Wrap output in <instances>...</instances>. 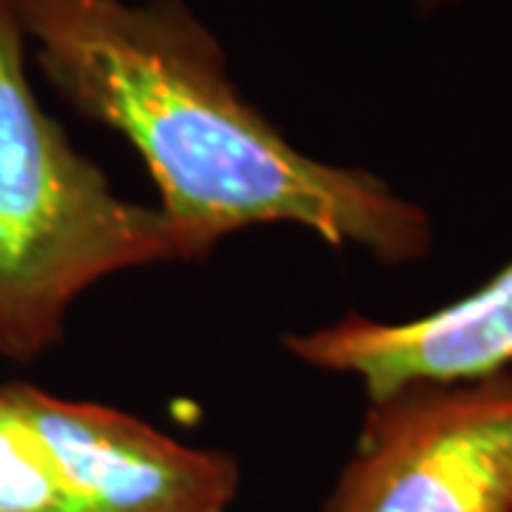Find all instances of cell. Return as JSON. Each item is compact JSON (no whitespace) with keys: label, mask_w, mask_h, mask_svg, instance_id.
Returning a JSON list of instances; mask_svg holds the SVG:
<instances>
[{"label":"cell","mask_w":512,"mask_h":512,"mask_svg":"<svg viewBox=\"0 0 512 512\" xmlns=\"http://www.w3.org/2000/svg\"><path fill=\"white\" fill-rule=\"evenodd\" d=\"M35 66L143 157L194 259L254 225H299L384 265L433 245L427 211L353 165L299 151L254 106L185 0H12Z\"/></svg>","instance_id":"obj_1"},{"label":"cell","mask_w":512,"mask_h":512,"mask_svg":"<svg viewBox=\"0 0 512 512\" xmlns=\"http://www.w3.org/2000/svg\"><path fill=\"white\" fill-rule=\"evenodd\" d=\"M26 46L12 0H0V356L15 362L55 348L97 282L194 259L160 208L123 200L46 114Z\"/></svg>","instance_id":"obj_2"},{"label":"cell","mask_w":512,"mask_h":512,"mask_svg":"<svg viewBox=\"0 0 512 512\" xmlns=\"http://www.w3.org/2000/svg\"><path fill=\"white\" fill-rule=\"evenodd\" d=\"M325 512H512V370L370 402Z\"/></svg>","instance_id":"obj_3"},{"label":"cell","mask_w":512,"mask_h":512,"mask_svg":"<svg viewBox=\"0 0 512 512\" xmlns=\"http://www.w3.org/2000/svg\"><path fill=\"white\" fill-rule=\"evenodd\" d=\"M9 399L57 458L92 512H231L237 458L171 439L106 404L60 399L9 382Z\"/></svg>","instance_id":"obj_4"},{"label":"cell","mask_w":512,"mask_h":512,"mask_svg":"<svg viewBox=\"0 0 512 512\" xmlns=\"http://www.w3.org/2000/svg\"><path fill=\"white\" fill-rule=\"evenodd\" d=\"M299 362L356 376L367 402L419 382H470L512 365V262L481 288L404 322L348 313L285 339Z\"/></svg>","instance_id":"obj_5"},{"label":"cell","mask_w":512,"mask_h":512,"mask_svg":"<svg viewBox=\"0 0 512 512\" xmlns=\"http://www.w3.org/2000/svg\"><path fill=\"white\" fill-rule=\"evenodd\" d=\"M0 512H92L0 384Z\"/></svg>","instance_id":"obj_6"},{"label":"cell","mask_w":512,"mask_h":512,"mask_svg":"<svg viewBox=\"0 0 512 512\" xmlns=\"http://www.w3.org/2000/svg\"><path fill=\"white\" fill-rule=\"evenodd\" d=\"M450 3H456V0H416V6H419V12H436V9H444V6H450Z\"/></svg>","instance_id":"obj_7"}]
</instances>
